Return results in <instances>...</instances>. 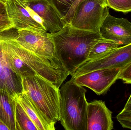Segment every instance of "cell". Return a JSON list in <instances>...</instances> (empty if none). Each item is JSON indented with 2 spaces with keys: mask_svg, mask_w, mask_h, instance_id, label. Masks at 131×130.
<instances>
[{
  "mask_svg": "<svg viewBox=\"0 0 131 130\" xmlns=\"http://www.w3.org/2000/svg\"><path fill=\"white\" fill-rule=\"evenodd\" d=\"M107 6L123 13L131 11V0H107Z\"/></svg>",
  "mask_w": 131,
  "mask_h": 130,
  "instance_id": "20",
  "label": "cell"
},
{
  "mask_svg": "<svg viewBox=\"0 0 131 130\" xmlns=\"http://www.w3.org/2000/svg\"><path fill=\"white\" fill-rule=\"evenodd\" d=\"M119 79L125 83L131 84V63L121 71Z\"/></svg>",
  "mask_w": 131,
  "mask_h": 130,
  "instance_id": "23",
  "label": "cell"
},
{
  "mask_svg": "<svg viewBox=\"0 0 131 130\" xmlns=\"http://www.w3.org/2000/svg\"><path fill=\"white\" fill-rule=\"evenodd\" d=\"M85 0H75L72 6L69 11L68 13L64 18V21L66 24H69L71 19L75 11L79 4ZM100 4L104 7H108L107 0H95Z\"/></svg>",
  "mask_w": 131,
  "mask_h": 130,
  "instance_id": "22",
  "label": "cell"
},
{
  "mask_svg": "<svg viewBox=\"0 0 131 130\" xmlns=\"http://www.w3.org/2000/svg\"><path fill=\"white\" fill-rule=\"evenodd\" d=\"M10 130L7 126L0 119V130Z\"/></svg>",
  "mask_w": 131,
  "mask_h": 130,
  "instance_id": "25",
  "label": "cell"
},
{
  "mask_svg": "<svg viewBox=\"0 0 131 130\" xmlns=\"http://www.w3.org/2000/svg\"><path fill=\"white\" fill-rule=\"evenodd\" d=\"M2 1H4L5 2L6 1H10V0H2ZM20 1H23V0H20Z\"/></svg>",
  "mask_w": 131,
  "mask_h": 130,
  "instance_id": "26",
  "label": "cell"
},
{
  "mask_svg": "<svg viewBox=\"0 0 131 130\" xmlns=\"http://www.w3.org/2000/svg\"><path fill=\"white\" fill-rule=\"evenodd\" d=\"M87 130H111L114 129L112 112L104 102L94 101L88 103Z\"/></svg>",
  "mask_w": 131,
  "mask_h": 130,
  "instance_id": "12",
  "label": "cell"
},
{
  "mask_svg": "<svg viewBox=\"0 0 131 130\" xmlns=\"http://www.w3.org/2000/svg\"><path fill=\"white\" fill-rule=\"evenodd\" d=\"M99 33L104 39L114 41L120 46L131 44V23L109 13L102 22Z\"/></svg>",
  "mask_w": 131,
  "mask_h": 130,
  "instance_id": "9",
  "label": "cell"
},
{
  "mask_svg": "<svg viewBox=\"0 0 131 130\" xmlns=\"http://www.w3.org/2000/svg\"><path fill=\"white\" fill-rule=\"evenodd\" d=\"M119 47L121 46L119 44L114 41L102 38L92 47L86 62L102 58Z\"/></svg>",
  "mask_w": 131,
  "mask_h": 130,
  "instance_id": "17",
  "label": "cell"
},
{
  "mask_svg": "<svg viewBox=\"0 0 131 130\" xmlns=\"http://www.w3.org/2000/svg\"><path fill=\"white\" fill-rule=\"evenodd\" d=\"M23 91L44 116L54 124L60 120V89L38 75L21 79Z\"/></svg>",
  "mask_w": 131,
  "mask_h": 130,
  "instance_id": "4",
  "label": "cell"
},
{
  "mask_svg": "<svg viewBox=\"0 0 131 130\" xmlns=\"http://www.w3.org/2000/svg\"><path fill=\"white\" fill-rule=\"evenodd\" d=\"M15 40L24 48L42 57L57 58L54 46L50 33L40 30H17Z\"/></svg>",
  "mask_w": 131,
  "mask_h": 130,
  "instance_id": "7",
  "label": "cell"
},
{
  "mask_svg": "<svg viewBox=\"0 0 131 130\" xmlns=\"http://www.w3.org/2000/svg\"><path fill=\"white\" fill-rule=\"evenodd\" d=\"M23 4L35 12L43 21L46 31L54 33L60 30L65 24L47 0H23Z\"/></svg>",
  "mask_w": 131,
  "mask_h": 130,
  "instance_id": "10",
  "label": "cell"
},
{
  "mask_svg": "<svg viewBox=\"0 0 131 130\" xmlns=\"http://www.w3.org/2000/svg\"><path fill=\"white\" fill-rule=\"evenodd\" d=\"M7 10L13 26L17 30L46 31L43 25L33 18L26 6L20 0L5 1Z\"/></svg>",
  "mask_w": 131,
  "mask_h": 130,
  "instance_id": "11",
  "label": "cell"
},
{
  "mask_svg": "<svg viewBox=\"0 0 131 130\" xmlns=\"http://www.w3.org/2000/svg\"><path fill=\"white\" fill-rule=\"evenodd\" d=\"M109 13L108 7L95 0H85L78 5L69 24L80 30L99 33L101 25Z\"/></svg>",
  "mask_w": 131,
  "mask_h": 130,
  "instance_id": "5",
  "label": "cell"
},
{
  "mask_svg": "<svg viewBox=\"0 0 131 130\" xmlns=\"http://www.w3.org/2000/svg\"><path fill=\"white\" fill-rule=\"evenodd\" d=\"M60 17L64 18L75 0H47Z\"/></svg>",
  "mask_w": 131,
  "mask_h": 130,
  "instance_id": "18",
  "label": "cell"
},
{
  "mask_svg": "<svg viewBox=\"0 0 131 130\" xmlns=\"http://www.w3.org/2000/svg\"><path fill=\"white\" fill-rule=\"evenodd\" d=\"M0 89L11 95L23 91L21 79L12 69L3 48L0 55Z\"/></svg>",
  "mask_w": 131,
  "mask_h": 130,
  "instance_id": "13",
  "label": "cell"
},
{
  "mask_svg": "<svg viewBox=\"0 0 131 130\" xmlns=\"http://www.w3.org/2000/svg\"><path fill=\"white\" fill-rule=\"evenodd\" d=\"M122 70L115 69H101L71 78L77 84L86 87L101 95L107 92L119 79Z\"/></svg>",
  "mask_w": 131,
  "mask_h": 130,
  "instance_id": "8",
  "label": "cell"
},
{
  "mask_svg": "<svg viewBox=\"0 0 131 130\" xmlns=\"http://www.w3.org/2000/svg\"><path fill=\"white\" fill-rule=\"evenodd\" d=\"M11 96L22 107L38 130H55V124L49 121L43 115L25 92L22 91Z\"/></svg>",
  "mask_w": 131,
  "mask_h": 130,
  "instance_id": "14",
  "label": "cell"
},
{
  "mask_svg": "<svg viewBox=\"0 0 131 130\" xmlns=\"http://www.w3.org/2000/svg\"><path fill=\"white\" fill-rule=\"evenodd\" d=\"M50 35L56 56L71 76L87 61L92 47L103 38L99 32L80 30L69 24Z\"/></svg>",
  "mask_w": 131,
  "mask_h": 130,
  "instance_id": "2",
  "label": "cell"
},
{
  "mask_svg": "<svg viewBox=\"0 0 131 130\" xmlns=\"http://www.w3.org/2000/svg\"><path fill=\"white\" fill-rule=\"evenodd\" d=\"M117 119L124 128L131 129V110L123 109L118 114Z\"/></svg>",
  "mask_w": 131,
  "mask_h": 130,
  "instance_id": "21",
  "label": "cell"
},
{
  "mask_svg": "<svg viewBox=\"0 0 131 130\" xmlns=\"http://www.w3.org/2000/svg\"><path fill=\"white\" fill-rule=\"evenodd\" d=\"M125 110H131V94L124 108Z\"/></svg>",
  "mask_w": 131,
  "mask_h": 130,
  "instance_id": "24",
  "label": "cell"
},
{
  "mask_svg": "<svg viewBox=\"0 0 131 130\" xmlns=\"http://www.w3.org/2000/svg\"><path fill=\"white\" fill-rule=\"evenodd\" d=\"M60 120L66 130H87V91L71 78L60 89Z\"/></svg>",
  "mask_w": 131,
  "mask_h": 130,
  "instance_id": "3",
  "label": "cell"
},
{
  "mask_svg": "<svg viewBox=\"0 0 131 130\" xmlns=\"http://www.w3.org/2000/svg\"><path fill=\"white\" fill-rule=\"evenodd\" d=\"M12 101L11 95L0 89V119L10 130H16Z\"/></svg>",
  "mask_w": 131,
  "mask_h": 130,
  "instance_id": "15",
  "label": "cell"
},
{
  "mask_svg": "<svg viewBox=\"0 0 131 130\" xmlns=\"http://www.w3.org/2000/svg\"><path fill=\"white\" fill-rule=\"evenodd\" d=\"M14 28L7 10L5 2L0 0V34Z\"/></svg>",
  "mask_w": 131,
  "mask_h": 130,
  "instance_id": "19",
  "label": "cell"
},
{
  "mask_svg": "<svg viewBox=\"0 0 131 130\" xmlns=\"http://www.w3.org/2000/svg\"><path fill=\"white\" fill-rule=\"evenodd\" d=\"M12 99L15 129L38 130L20 104L13 98Z\"/></svg>",
  "mask_w": 131,
  "mask_h": 130,
  "instance_id": "16",
  "label": "cell"
},
{
  "mask_svg": "<svg viewBox=\"0 0 131 130\" xmlns=\"http://www.w3.org/2000/svg\"><path fill=\"white\" fill-rule=\"evenodd\" d=\"M131 63V44L119 47L106 55L92 61L86 62L80 66L72 78L101 69L123 70Z\"/></svg>",
  "mask_w": 131,
  "mask_h": 130,
  "instance_id": "6",
  "label": "cell"
},
{
  "mask_svg": "<svg viewBox=\"0 0 131 130\" xmlns=\"http://www.w3.org/2000/svg\"><path fill=\"white\" fill-rule=\"evenodd\" d=\"M1 39L12 69L21 79L38 75L60 89L69 75L57 58L38 55L24 48L14 37L2 36Z\"/></svg>",
  "mask_w": 131,
  "mask_h": 130,
  "instance_id": "1",
  "label": "cell"
}]
</instances>
